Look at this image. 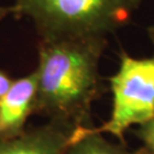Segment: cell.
<instances>
[{"mask_svg": "<svg viewBox=\"0 0 154 154\" xmlns=\"http://www.w3.org/2000/svg\"><path fill=\"white\" fill-rule=\"evenodd\" d=\"M139 152H140V154H149V153H147V152H146L144 149H139Z\"/></svg>", "mask_w": 154, "mask_h": 154, "instance_id": "obj_11", "label": "cell"}, {"mask_svg": "<svg viewBox=\"0 0 154 154\" xmlns=\"http://www.w3.org/2000/svg\"><path fill=\"white\" fill-rule=\"evenodd\" d=\"M13 14L11 6H0V21H2L5 17Z\"/></svg>", "mask_w": 154, "mask_h": 154, "instance_id": "obj_9", "label": "cell"}, {"mask_svg": "<svg viewBox=\"0 0 154 154\" xmlns=\"http://www.w3.org/2000/svg\"><path fill=\"white\" fill-rule=\"evenodd\" d=\"M146 33L149 35L151 42L154 45V25H151V26H149V28L146 29Z\"/></svg>", "mask_w": 154, "mask_h": 154, "instance_id": "obj_10", "label": "cell"}, {"mask_svg": "<svg viewBox=\"0 0 154 154\" xmlns=\"http://www.w3.org/2000/svg\"><path fill=\"white\" fill-rule=\"evenodd\" d=\"M105 37L39 40L34 114L78 130L94 127L93 104L104 93L99 65Z\"/></svg>", "mask_w": 154, "mask_h": 154, "instance_id": "obj_1", "label": "cell"}, {"mask_svg": "<svg viewBox=\"0 0 154 154\" xmlns=\"http://www.w3.org/2000/svg\"><path fill=\"white\" fill-rule=\"evenodd\" d=\"M37 93L35 69L14 80L9 90L0 98V140L15 137L28 128V120L35 112Z\"/></svg>", "mask_w": 154, "mask_h": 154, "instance_id": "obj_4", "label": "cell"}, {"mask_svg": "<svg viewBox=\"0 0 154 154\" xmlns=\"http://www.w3.org/2000/svg\"><path fill=\"white\" fill-rule=\"evenodd\" d=\"M112 110L109 120L96 131L109 134L123 143L125 134L154 116V55L136 58L120 55L116 72L109 78Z\"/></svg>", "mask_w": 154, "mask_h": 154, "instance_id": "obj_3", "label": "cell"}, {"mask_svg": "<svg viewBox=\"0 0 154 154\" xmlns=\"http://www.w3.org/2000/svg\"><path fill=\"white\" fill-rule=\"evenodd\" d=\"M13 82H14V79H11L9 74H7L5 71L0 69V98L9 90Z\"/></svg>", "mask_w": 154, "mask_h": 154, "instance_id": "obj_8", "label": "cell"}, {"mask_svg": "<svg viewBox=\"0 0 154 154\" xmlns=\"http://www.w3.org/2000/svg\"><path fill=\"white\" fill-rule=\"evenodd\" d=\"M136 136L143 143V147L147 153L154 154V116L149 121L138 126Z\"/></svg>", "mask_w": 154, "mask_h": 154, "instance_id": "obj_7", "label": "cell"}, {"mask_svg": "<svg viewBox=\"0 0 154 154\" xmlns=\"http://www.w3.org/2000/svg\"><path fill=\"white\" fill-rule=\"evenodd\" d=\"M66 154H140L131 152L125 146L112 143L96 131L95 127L81 128L73 134Z\"/></svg>", "mask_w": 154, "mask_h": 154, "instance_id": "obj_6", "label": "cell"}, {"mask_svg": "<svg viewBox=\"0 0 154 154\" xmlns=\"http://www.w3.org/2000/svg\"><path fill=\"white\" fill-rule=\"evenodd\" d=\"M75 131L61 123L47 121L0 140V154H66Z\"/></svg>", "mask_w": 154, "mask_h": 154, "instance_id": "obj_5", "label": "cell"}, {"mask_svg": "<svg viewBox=\"0 0 154 154\" xmlns=\"http://www.w3.org/2000/svg\"><path fill=\"white\" fill-rule=\"evenodd\" d=\"M140 0H15L13 15L32 22L39 40L105 37L130 22Z\"/></svg>", "mask_w": 154, "mask_h": 154, "instance_id": "obj_2", "label": "cell"}]
</instances>
